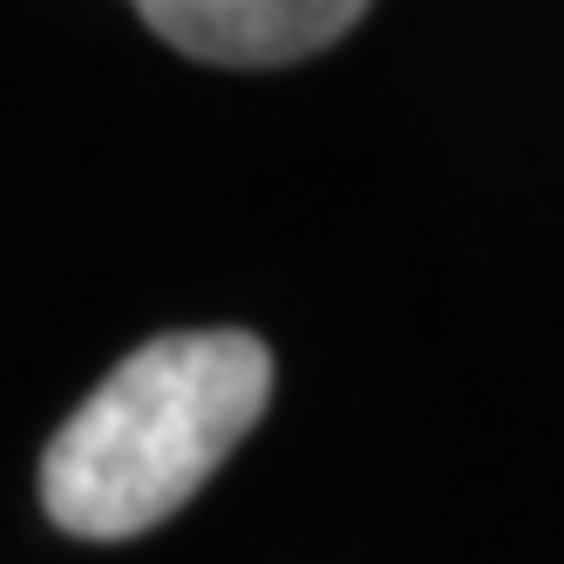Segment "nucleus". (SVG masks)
<instances>
[{
	"instance_id": "obj_1",
	"label": "nucleus",
	"mask_w": 564,
	"mask_h": 564,
	"mask_svg": "<svg viewBox=\"0 0 564 564\" xmlns=\"http://www.w3.org/2000/svg\"><path fill=\"white\" fill-rule=\"evenodd\" d=\"M265 401L272 354L246 327H191L143 340L42 449L48 523L89 544L156 531L259 429Z\"/></svg>"
},
{
	"instance_id": "obj_2",
	"label": "nucleus",
	"mask_w": 564,
	"mask_h": 564,
	"mask_svg": "<svg viewBox=\"0 0 564 564\" xmlns=\"http://www.w3.org/2000/svg\"><path fill=\"white\" fill-rule=\"evenodd\" d=\"M130 8L150 21L156 42H171L191 62L286 68L334 48L375 0H130Z\"/></svg>"
}]
</instances>
